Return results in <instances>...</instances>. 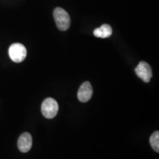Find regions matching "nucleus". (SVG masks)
Masks as SVG:
<instances>
[{
  "label": "nucleus",
  "mask_w": 159,
  "mask_h": 159,
  "mask_svg": "<svg viewBox=\"0 0 159 159\" xmlns=\"http://www.w3.org/2000/svg\"><path fill=\"white\" fill-rule=\"evenodd\" d=\"M93 94L92 86L89 82L83 83L77 92V98L80 102H86L91 98Z\"/></svg>",
  "instance_id": "5"
},
{
  "label": "nucleus",
  "mask_w": 159,
  "mask_h": 159,
  "mask_svg": "<svg viewBox=\"0 0 159 159\" xmlns=\"http://www.w3.org/2000/svg\"><path fill=\"white\" fill-rule=\"evenodd\" d=\"M58 111V104L52 98H47L41 105V112L47 119H52L56 116Z\"/></svg>",
  "instance_id": "3"
},
{
  "label": "nucleus",
  "mask_w": 159,
  "mask_h": 159,
  "mask_svg": "<svg viewBox=\"0 0 159 159\" xmlns=\"http://www.w3.org/2000/svg\"><path fill=\"white\" fill-rule=\"evenodd\" d=\"M111 34H112V28L110 25L107 24L102 25L100 27L95 29L94 30V36L101 38V39H106V38L110 37Z\"/></svg>",
  "instance_id": "7"
},
{
  "label": "nucleus",
  "mask_w": 159,
  "mask_h": 159,
  "mask_svg": "<svg viewBox=\"0 0 159 159\" xmlns=\"http://www.w3.org/2000/svg\"><path fill=\"white\" fill-rule=\"evenodd\" d=\"M136 74L145 83H148L152 77V69L148 63L142 61L135 69Z\"/></svg>",
  "instance_id": "4"
},
{
  "label": "nucleus",
  "mask_w": 159,
  "mask_h": 159,
  "mask_svg": "<svg viewBox=\"0 0 159 159\" xmlns=\"http://www.w3.org/2000/svg\"><path fill=\"white\" fill-rule=\"evenodd\" d=\"M33 144V139L29 133H24L18 140V148L21 152H27Z\"/></svg>",
  "instance_id": "6"
},
{
  "label": "nucleus",
  "mask_w": 159,
  "mask_h": 159,
  "mask_svg": "<svg viewBox=\"0 0 159 159\" xmlns=\"http://www.w3.org/2000/svg\"><path fill=\"white\" fill-rule=\"evenodd\" d=\"M150 143L151 147L156 152H159V132L155 131L150 138Z\"/></svg>",
  "instance_id": "8"
},
{
  "label": "nucleus",
  "mask_w": 159,
  "mask_h": 159,
  "mask_svg": "<svg viewBox=\"0 0 159 159\" xmlns=\"http://www.w3.org/2000/svg\"><path fill=\"white\" fill-rule=\"evenodd\" d=\"M53 16L56 25L60 30L66 31L69 28L71 19L69 13L61 7H56L53 12Z\"/></svg>",
  "instance_id": "1"
},
{
  "label": "nucleus",
  "mask_w": 159,
  "mask_h": 159,
  "mask_svg": "<svg viewBox=\"0 0 159 159\" xmlns=\"http://www.w3.org/2000/svg\"><path fill=\"white\" fill-rule=\"evenodd\" d=\"M9 56L13 62L21 63L27 57V49L23 44L15 43L9 47Z\"/></svg>",
  "instance_id": "2"
}]
</instances>
